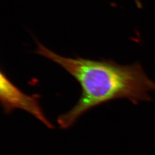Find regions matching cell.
<instances>
[{"label":"cell","mask_w":155,"mask_h":155,"mask_svg":"<svg viewBox=\"0 0 155 155\" xmlns=\"http://www.w3.org/2000/svg\"><path fill=\"white\" fill-rule=\"evenodd\" d=\"M35 53L62 67L81 87L77 103L58 117L59 127H71L86 111L113 100L125 98L137 105L150 101L155 83L147 77L139 63L122 66L110 60L94 61L80 57L67 58L50 50L38 41Z\"/></svg>","instance_id":"6da1fadb"},{"label":"cell","mask_w":155,"mask_h":155,"mask_svg":"<svg viewBox=\"0 0 155 155\" xmlns=\"http://www.w3.org/2000/svg\"><path fill=\"white\" fill-rule=\"evenodd\" d=\"M0 72V99L6 113H11L16 109H21L32 115L47 127H54L45 116L39 104L38 96L25 94L12 82L5 73L2 71Z\"/></svg>","instance_id":"7a4b0ae2"}]
</instances>
